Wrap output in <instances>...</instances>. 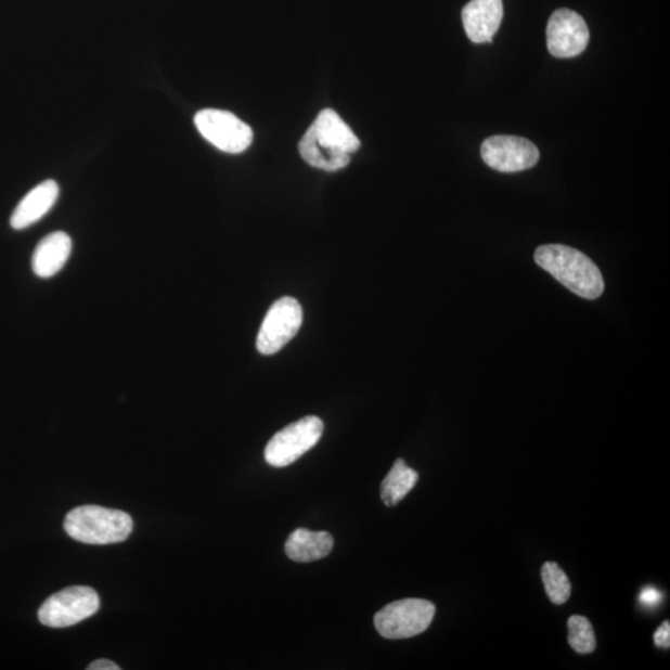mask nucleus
<instances>
[{
	"label": "nucleus",
	"mask_w": 670,
	"mask_h": 670,
	"mask_svg": "<svg viewBox=\"0 0 670 670\" xmlns=\"http://www.w3.org/2000/svg\"><path fill=\"white\" fill-rule=\"evenodd\" d=\"M534 259L541 269L572 294L587 299H596L604 294L603 273L590 257L577 248L557 244L540 246Z\"/></svg>",
	"instance_id": "1"
},
{
	"label": "nucleus",
	"mask_w": 670,
	"mask_h": 670,
	"mask_svg": "<svg viewBox=\"0 0 670 670\" xmlns=\"http://www.w3.org/2000/svg\"><path fill=\"white\" fill-rule=\"evenodd\" d=\"M68 537L91 545L123 543L131 536L133 520L130 514L100 505L77 506L64 523Z\"/></svg>",
	"instance_id": "2"
},
{
	"label": "nucleus",
	"mask_w": 670,
	"mask_h": 670,
	"mask_svg": "<svg viewBox=\"0 0 670 670\" xmlns=\"http://www.w3.org/2000/svg\"><path fill=\"white\" fill-rule=\"evenodd\" d=\"M435 614L436 607L429 601L405 598L381 609L374 617V623L384 639H411L428 629Z\"/></svg>",
	"instance_id": "3"
},
{
	"label": "nucleus",
	"mask_w": 670,
	"mask_h": 670,
	"mask_svg": "<svg viewBox=\"0 0 670 670\" xmlns=\"http://www.w3.org/2000/svg\"><path fill=\"white\" fill-rule=\"evenodd\" d=\"M324 425L317 416H307L282 428L265 449V460L272 467H287L321 440Z\"/></svg>",
	"instance_id": "4"
},
{
	"label": "nucleus",
	"mask_w": 670,
	"mask_h": 670,
	"mask_svg": "<svg viewBox=\"0 0 670 670\" xmlns=\"http://www.w3.org/2000/svg\"><path fill=\"white\" fill-rule=\"evenodd\" d=\"M98 592L88 587H72L50 596L39 609V621L53 629L75 626L99 611Z\"/></svg>",
	"instance_id": "5"
},
{
	"label": "nucleus",
	"mask_w": 670,
	"mask_h": 670,
	"mask_svg": "<svg viewBox=\"0 0 670 670\" xmlns=\"http://www.w3.org/2000/svg\"><path fill=\"white\" fill-rule=\"evenodd\" d=\"M197 131L218 150L237 154L250 147L254 140L252 127L231 112L203 109L194 118Z\"/></svg>",
	"instance_id": "6"
},
{
	"label": "nucleus",
	"mask_w": 670,
	"mask_h": 670,
	"mask_svg": "<svg viewBox=\"0 0 670 670\" xmlns=\"http://www.w3.org/2000/svg\"><path fill=\"white\" fill-rule=\"evenodd\" d=\"M304 321V311L297 299L282 297L274 302L262 322L257 349L263 356L278 353L296 337Z\"/></svg>",
	"instance_id": "7"
},
{
	"label": "nucleus",
	"mask_w": 670,
	"mask_h": 670,
	"mask_svg": "<svg viewBox=\"0 0 670 670\" xmlns=\"http://www.w3.org/2000/svg\"><path fill=\"white\" fill-rule=\"evenodd\" d=\"M480 156L492 169L517 173L537 166L540 154L537 145L523 137L493 136L484 142Z\"/></svg>",
	"instance_id": "8"
},
{
	"label": "nucleus",
	"mask_w": 670,
	"mask_h": 670,
	"mask_svg": "<svg viewBox=\"0 0 670 670\" xmlns=\"http://www.w3.org/2000/svg\"><path fill=\"white\" fill-rule=\"evenodd\" d=\"M590 31L582 16L570 10H558L550 16L546 41L550 54L557 59L580 55L588 48Z\"/></svg>",
	"instance_id": "9"
},
{
	"label": "nucleus",
	"mask_w": 670,
	"mask_h": 670,
	"mask_svg": "<svg viewBox=\"0 0 670 670\" xmlns=\"http://www.w3.org/2000/svg\"><path fill=\"white\" fill-rule=\"evenodd\" d=\"M502 21V0H471L462 11L463 27L475 44H491Z\"/></svg>",
	"instance_id": "10"
},
{
	"label": "nucleus",
	"mask_w": 670,
	"mask_h": 670,
	"mask_svg": "<svg viewBox=\"0 0 670 670\" xmlns=\"http://www.w3.org/2000/svg\"><path fill=\"white\" fill-rule=\"evenodd\" d=\"M324 149L342 154L356 153L360 141L351 128L343 121L337 112L326 108L318 115L314 124L307 131Z\"/></svg>",
	"instance_id": "11"
},
{
	"label": "nucleus",
	"mask_w": 670,
	"mask_h": 670,
	"mask_svg": "<svg viewBox=\"0 0 670 670\" xmlns=\"http://www.w3.org/2000/svg\"><path fill=\"white\" fill-rule=\"evenodd\" d=\"M59 194L60 188L55 180H46L31 189L13 211L11 227L24 230L37 223L54 208Z\"/></svg>",
	"instance_id": "12"
},
{
	"label": "nucleus",
	"mask_w": 670,
	"mask_h": 670,
	"mask_svg": "<svg viewBox=\"0 0 670 670\" xmlns=\"http://www.w3.org/2000/svg\"><path fill=\"white\" fill-rule=\"evenodd\" d=\"M73 252V240L63 231L51 233L38 244L31 268L40 279H50L64 269Z\"/></svg>",
	"instance_id": "13"
},
{
	"label": "nucleus",
	"mask_w": 670,
	"mask_h": 670,
	"mask_svg": "<svg viewBox=\"0 0 670 670\" xmlns=\"http://www.w3.org/2000/svg\"><path fill=\"white\" fill-rule=\"evenodd\" d=\"M334 545L333 537L326 531L296 529L288 537L285 550L291 561L312 563L328 556Z\"/></svg>",
	"instance_id": "14"
},
{
	"label": "nucleus",
	"mask_w": 670,
	"mask_h": 670,
	"mask_svg": "<svg viewBox=\"0 0 670 670\" xmlns=\"http://www.w3.org/2000/svg\"><path fill=\"white\" fill-rule=\"evenodd\" d=\"M418 480V474L407 462L399 459L394 463L382 484V500L386 506H395L405 498Z\"/></svg>",
	"instance_id": "15"
},
{
	"label": "nucleus",
	"mask_w": 670,
	"mask_h": 670,
	"mask_svg": "<svg viewBox=\"0 0 670 670\" xmlns=\"http://www.w3.org/2000/svg\"><path fill=\"white\" fill-rule=\"evenodd\" d=\"M298 151L309 166L326 171L346 168L350 162V156H348V154L324 149L323 145L317 143L313 137L308 132H306L304 139L300 140Z\"/></svg>",
	"instance_id": "16"
},
{
	"label": "nucleus",
	"mask_w": 670,
	"mask_h": 670,
	"mask_svg": "<svg viewBox=\"0 0 670 670\" xmlns=\"http://www.w3.org/2000/svg\"><path fill=\"white\" fill-rule=\"evenodd\" d=\"M546 595L555 605L568 603L571 595V582L556 563H545L541 568Z\"/></svg>",
	"instance_id": "17"
},
{
	"label": "nucleus",
	"mask_w": 670,
	"mask_h": 670,
	"mask_svg": "<svg viewBox=\"0 0 670 670\" xmlns=\"http://www.w3.org/2000/svg\"><path fill=\"white\" fill-rule=\"evenodd\" d=\"M569 643L580 655H589L596 649V635L591 622L583 616H571L568 622Z\"/></svg>",
	"instance_id": "18"
},
{
	"label": "nucleus",
	"mask_w": 670,
	"mask_h": 670,
	"mask_svg": "<svg viewBox=\"0 0 670 670\" xmlns=\"http://www.w3.org/2000/svg\"><path fill=\"white\" fill-rule=\"evenodd\" d=\"M661 598L660 592L652 587L644 588L641 592L640 600L644 606L655 607L659 604Z\"/></svg>",
	"instance_id": "19"
},
{
	"label": "nucleus",
	"mask_w": 670,
	"mask_h": 670,
	"mask_svg": "<svg viewBox=\"0 0 670 670\" xmlns=\"http://www.w3.org/2000/svg\"><path fill=\"white\" fill-rule=\"evenodd\" d=\"M655 643L659 648L670 647V622L666 621L659 626L655 633Z\"/></svg>",
	"instance_id": "20"
},
{
	"label": "nucleus",
	"mask_w": 670,
	"mask_h": 670,
	"mask_svg": "<svg viewBox=\"0 0 670 670\" xmlns=\"http://www.w3.org/2000/svg\"><path fill=\"white\" fill-rule=\"evenodd\" d=\"M89 670H119V668L114 661L107 659H99L93 661L88 668Z\"/></svg>",
	"instance_id": "21"
}]
</instances>
